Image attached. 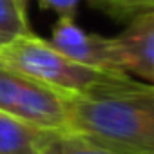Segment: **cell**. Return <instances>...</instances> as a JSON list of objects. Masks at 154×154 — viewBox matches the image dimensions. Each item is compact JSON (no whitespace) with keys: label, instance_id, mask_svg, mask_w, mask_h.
<instances>
[{"label":"cell","instance_id":"cell-9","mask_svg":"<svg viewBox=\"0 0 154 154\" xmlns=\"http://www.w3.org/2000/svg\"><path fill=\"white\" fill-rule=\"evenodd\" d=\"M89 2L120 20H131L136 15L154 11V0H89Z\"/></svg>","mask_w":154,"mask_h":154},{"label":"cell","instance_id":"cell-4","mask_svg":"<svg viewBox=\"0 0 154 154\" xmlns=\"http://www.w3.org/2000/svg\"><path fill=\"white\" fill-rule=\"evenodd\" d=\"M49 42L65 56L87 67L127 72L123 69V56L116 36L109 38L96 33H87L74 22V18L60 17L53 27V36Z\"/></svg>","mask_w":154,"mask_h":154},{"label":"cell","instance_id":"cell-11","mask_svg":"<svg viewBox=\"0 0 154 154\" xmlns=\"http://www.w3.org/2000/svg\"><path fill=\"white\" fill-rule=\"evenodd\" d=\"M26 2H27V0H26Z\"/></svg>","mask_w":154,"mask_h":154},{"label":"cell","instance_id":"cell-6","mask_svg":"<svg viewBox=\"0 0 154 154\" xmlns=\"http://www.w3.org/2000/svg\"><path fill=\"white\" fill-rule=\"evenodd\" d=\"M56 134L0 111V154H42Z\"/></svg>","mask_w":154,"mask_h":154},{"label":"cell","instance_id":"cell-5","mask_svg":"<svg viewBox=\"0 0 154 154\" xmlns=\"http://www.w3.org/2000/svg\"><path fill=\"white\" fill-rule=\"evenodd\" d=\"M116 40L122 49L123 69L154 85V11L131 18L127 29Z\"/></svg>","mask_w":154,"mask_h":154},{"label":"cell","instance_id":"cell-7","mask_svg":"<svg viewBox=\"0 0 154 154\" xmlns=\"http://www.w3.org/2000/svg\"><path fill=\"white\" fill-rule=\"evenodd\" d=\"M42 154H125V152L84 134L65 132V134H56L44 147Z\"/></svg>","mask_w":154,"mask_h":154},{"label":"cell","instance_id":"cell-8","mask_svg":"<svg viewBox=\"0 0 154 154\" xmlns=\"http://www.w3.org/2000/svg\"><path fill=\"white\" fill-rule=\"evenodd\" d=\"M29 33L26 0H0V49Z\"/></svg>","mask_w":154,"mask_h":154},{"label":"cell","instance_id":"cell-3","mask_svg":"<svg viewBox=\"0 0 154 154\" xmlns=\"http://www.w3.org/2000/svg\"><path fill=\"white\" fill-rule=\"evenodd\" d=\"M72 94L49 87L11 67L0 65V111L35 127L53 132H71Z\"/></svg>","mask_w":154,"mask_h":154},{"label":"cell","instance_id":"cell-1","mask_svg":"<svg viewBox=\"0 0 154 154\" xmlns=\"http://www.w3.org/2000/svg\"><path fill=\"white\" fill-rule=\"evenodd\" d=\"M69 129L125 154H154V85L131 78L74 96Z\"/></svg>","mask_w":154,"mask_h":154},{"label":"cell","instance_id":"cell-2","mask_svg":"<svg viewBox=\"0 0 154 154\" xmlns=\"http://www.w3.org/2000/svg\"><path fill=\"white\" fill-rule=\"evenodd\" d=\"M0 65L11 67L62 93L78 96L100 87L131 80L129 72L100 71L74 62L60 53L49 40L29 33L0 49Z\"/></svg>","mask_w":154,"mask_h":154},{"label":"cell","instance_id":"cell-10","mask_svg":"<svg viewBox=\"0 0 154 154\" xmlns=\"http://www.w3.org/2000/svg\"><path fill=\"white\" fill-rule=\"evenodd\" d=\"M38 6L42 9H49L58 13L60 17H67V18H74L76 9H78L82 0H36Z\"/></svg>","mask_w":154,"mask_h":154}]
</instances>
